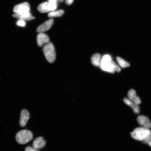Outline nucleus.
Instances as JSON below:
<instances>
[{"label": "nucleus", "instance_id": "1", "mask_svg": "<svg viewBox=\"0 0 151 151\" xmlns=\"http://www.w3.org/2000/svg\"><path fill=\"white\" fill-rule=\"evenodd\" d=\"M99 67L103 71L114 73L115 71L119 73L121 69L113 61L110 56L105 55L101 58Z\"/></svg>", "mask_w": 151, "mask_h": 151}, {"label": "nucleus", "instance_id": "2", "mask_svg": "<svg viewBox=\"0 0 151 151\" xmlns=\"http://www.w3.org/2000/svg\"><path fill=\"white\" fill-rule=\"evenodd\" d=\"M43 50L47 61L51 63H54L56 59V54L52 43L50 42L45 44L43 47Z\"/></svg>", "mask_w": 151, "mask_h": 151}, {"label": "nucleus", "instance_id": "3", "mask_svg": "<svg viewBox=\"0 0 151 151\" xmlns=\"http://www.w3.org/2000/svg\"><path fill=\"white\" fill-rule=\"evenodd\" d=\"M151 133L150 130L143 127H138L131 132V137L135 140L143 141Z\"/></svg>", "mask_w": 151, "mask_h": 151}, {"label": "nucleus", "instance_id": "4", "mask_svg": "<svg viewBox=\"0 0 151 151\" xmlns=\"http://www.w3.org/2000/svg\"><path fill=\"white\" fill-rule=\"evenodd\" d=\"M33 134L28 130H24L18 132L16 136V139L19 144H26L33 139Z\"/></svg>", "mask_w": 151, "mask_h": 151}, {"label": "nucleus", "instance_id": "5", "mask_svg": "<svg viewBox=\"0 0 151 151\" xmlns=\"http://www.w3.org/2000/svg\"><path fill=\"white\" fill-rule=\"evenodd\" d=\"M56 2H46L41 4L37 7L38 10L41 13H45L54 11L57 8Z\"/></svg>", "mask_w": 151, "mask_h": 151}, {"label": "nucleus", "instance_id": "6", "mask_svg": "<svg viewBox=\"0 0 151 151\" xmlns=\"http://www.w3.org/2000/svg\"><path fill=\"white\" fill-rule=\"evenodd\" d=\"M30 7L29 3L25 2L17 5L14 7V12L19 14H23L29 12Z\"/></svg>", "mask_w": 151, "mask_h": 151}, {"label": "nucleus", "instance_id": "7", "mask_svg": "<svg viewBox=\"0 0 151 151\" xmlns=\"http://www.w3.org/2000/svg\"><path fill=\"white\" fill-rule=\"evenodd\" d=\"M53 23L54 20L52 19L47 20L37 28V32L39 33H44L50 29Z\"/></svg>", "mask_w": 151, "mask_h": 151}, {"label": "nucleus", "instance_id": "8", "mask_svg": "<svg viewBox=\"0 0 151 151\" xmlns=\"http://www.w3.org/2000/svg\"><path fill=\"white\" fill-rule=\"evenodd\" d=\"M37 43L40 47H42L44 44L50 42V39L48 35L44 33H39L37 36Z\"/></svg>", "mask_w": 151, "mask_h": 151}, {"label": "nucleus", "instance_id": "9", "mask_svg": "<svg viewBox=\"0 0 151 151\" xmlns=\"http://www.w3.org/2000/svg\"><path fill=\"white\" fill-rule=\"evenodd\" d=\"M137 122L142 127L150 129L151 128V122L147 117L140 116L138 117Z\"/></svg>", "mask_w": 151, "mask_h": 151}, {"label": "nucleus", "instance_id": "10", "mask_svg": "<svg viewBox=\"0 0 151 151\" xmlns=\"http://www.w3.org/2000/svg\"><path fill=\"white\" fill-rule=\"evenodd\" d=\"M12 16L14 17L19 19L20 20L24 21H29L35 19V17H33L29 12L23 14L15 13L13 14Z\"/></svg>", "mask_w": 151, "mask_h": 151}, {"label": "nucleus", "instance_id": "11", "mask_svg": "<svg viewBox=\"0 0 151 151\" xmlns=\"http://www.w3.org/2000/svg\"><path fill=\"white\" fill-rule=\"evenodd\" d=\"M30 118V114L29 112L26 110L23 109L21 113L20 119V125L22 127L25 126Z\"/></svg>", "mask_w": 151, "mask_h": 151}, {"label": "nucleus", "instance_id": "12", "mask_svg": "<svg viewBox=\"0 0 151 151\" xmlns=\"http://www.w3.org/2000/svg\"><path fill=\"white\" fill-rule=\"evenodd\" d=\"M46 144V141L42 137H39L34 140L33 144V148L35 150L44 148Z\"/></svg>", "mask_w": 151, "mask_h": 151}, {"label": "nucleus", "instance_id": "13", "mask_svg": "<svg viewBox=\"0 0 151 151\" xmlns=\"http://www.w3.org/2000/svg\"><path fill=\"white\" fill-rule=\"evenodd\" d=\"M128 99L139 105L141 103V99L136 94L135 91L134 89L130 90L128 93Z\"/></svg>", "mask_w": 151, "mask_h": 151}, {"label": "nucleus", "instance_id": "14", "mask_svg": "<svg viewBox=\"0 0 151 151\" xmlns=\"http://www.w3.org/2000/svg\"><path fill=\"white\" fill-rule=\"evenodd\" d=\"M124 101L126 104L129 106L133 109L134 112L136 114H139L140 112V109L138 105L127 98H124Z\"/></svg>", "mask_w": 151, "mask_h": 151}, {"label": "nucleus", "instance_id": "15", "mask_svg": "<svg viewBox=\"0 0 151 151\" xmlns=\"http://www.w3.org/2000/svg\"><path fill=\"white\" fill-rule=\"evenodd\" d=\"M101 58V55L100 54H94L91 58L92 64L96 67H99Z\"/></svg>", "mask_w": 151, "mask_h": 151}, {"label": "nucleus", "instance_id": "16", "mask_svg": "<svg viewBox=\"0 0 151 151\" xmlns=\"http://www.w3.org/2000/svg\"><path fill=\"white\" fill-rule=\"evenodd\" d=\"M64 14V11L63 10H60L57 11H53L50 12L48 14V16L50 18L57 17H61Z\"/></svg>", "mask_w": 151, "mask_h": 151}, {"label": "nucleus", "instance_id": "17", "mask_svg": "<svg viewBox=\"0 0 151 151\" xmlns=\"http://www.w3.org/2000/svg\"><path fill=\"white\" fill-rule=\"evenodd\" d=\"M116 60L119 65L122 68L129 67L130 65L129 63L119 57L116 58Z\"/></svg>", "mask_w": 151, "mask_h": 151}, {"label": "nucleus", "instance_id": "18", "mask_svg": "<svg viewBox=\"0 0 151 151\" xmlns=\"http://www.w3.org/2000/svg\"><path fill=\"white\" fill-rule=\"evenodd\" d=\"M17 24L19 26H22V27H24L26 25V22L24 21L19 20L17 22Z\"/></svg>", "mask_w": 151, "mask_h": 151}, {"label": "nucleus", "instance_id": "19", "mask_svg": "<svg viewBox=\"0 0 151 151\" xmlns=\"http://www.w3.org/2000/svg\"><path fill=\"white\" fill-rule=\"evenodd\" d=\"M25 151H38L31 147H28L25 149Z\"/></svg>", "mask_w": 151, "mask_h": 151}, {"label": "nucleus", "instance_id": "20", "mask_svg": "<svg viewBox=\"0 0 151 151\" xmlns=\"http://www.w3.org/2000/svg\"><path fill=\"white\" fill-rule=\"evenodd\" d=\"M74 0H65L66 3L68 5H70L73 2Z\"/></svg>", "mask_w": 151, "mask_h": 151}, {"label": "nucleus", "instance_id": "21", "mask_svg": "<svg viewBox=\"0 0 151 151\" xmlns=\"http://www.w3.org/2000/svg\"><path fill=\"white\" fill-rule=\"evenodd\" d=\"M57 1V0H48V1L52 2H56Z\"/></svg>", "mask_w": 151, "mask_h": 151}, {"label": "nucleus", "instance_id": "22", "mask_svg": "<svg viewBox=\"0 0 151 151\" xmlns=\"http://www.w3.org/2000/svg\"><path fill=\"white\" fill-rule=\"evenodd\" d=\"M148 145H150V146L151 147V141H150L148 143Z\"/></svg>", "mask_w": 151, "mask_h": 151}, {"label": "nucleus", "instance_id": "23", "mask_svg": "<svg viewBox=\"0 0 151 151\" xmlns=\"http://www.w3.org/2000/svg\"><path fill=\"white\" fill-rule=\"evenodd\" d=\"M60 1L62 2L63 1V0H59Z\"/></svg>", "mask_w": 151, "mask_h": 151}]
</instances>
